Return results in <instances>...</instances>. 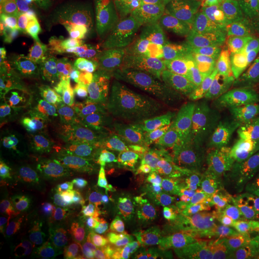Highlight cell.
Listing matches in <instances>:
<instances>
[{"instance_id": "7a4b0ae2", "label": "cell", "mask_w": 259, "mask_h": 259, "mask_svg": "<svg viewBox=\"0 0 259 259\" xmlns=\"http://www.w3.org/2000/svg\"><path fill=\"white\" fill-rule=\"evenodd\" d=\"M213 216L226 235L259 247V177L233 158L224 168Z\"/></svg>"}, {"instance_id": "2e32d148", "label": "cell", "mask_w": 259, "mask_h": 259, "mask_svg": "<svg viewBox=\"0 0 259 259\" xmlns=\"http://www.w3.org/2000/svg\"><path fill=\"white\" fill-rule=\"evenodd\" d=\"M81 191L89 200L111 213L123 208L125 197L118 187L109 178L93 170H84L78 175Z\"/></svg>"}, {"instance_id": "8fae6325", "label": "cell", "mask_w": 259, "mask_h": 259, "mask_svg": "<svg viewBox=\"0 0 259 259\" xmlns=\"http://www.w3.org/2000/svg\"><path fill=\"white\" fill-rule=\"evenodd\" d=\"M96 241L65 218L45 234L41 247L52 259H88Z\"/></svg>"}, {"instance_id": "1f68e13d", "label": "cell", "mask_w": 259, "mask_h": 259, "mask_svg": "<svg viewBox=\"0 0 259 259\" xmlns=\"http://www.w3.org/2000/svg\"><path fill=\"white\" fill-rule=\"evenodd\" d=\"M119 259H183L160 245L141 249L125 248Z\"/></svg>"}, {"instance_id": "7402d4cb", "label": "cell", "mask_w": 259, "mask_h": 259, "mask_svg": "<svg viewBox=\"0 0 259 259\" xmlns=\"http://www.w3.org/2000/svg\"><path fill=\"white\" fill-rule=\"evenodd\" d=\"M82 62V53L73 35L58 38V44L52 59V66H55L61 73L65 75L68 81L81 83L76 70Z\"/></svg>"}, {"instance_id": "b9f144b4", "label": "cell", "mask_w": 259, "mask_h": 259, "mask_svg": "<svg viewBox=\"0 0 259 259\" xmlns=\"http://www.w3.org/2000/svg\"><path fill=\"white\" fill-rule=\"evenodd\" d=\"M251 109L259 110V91L250 96Z\"/></svg>"}, {"instance_id": "9c48e42d", "label": "cell", "mask_w": 259, "mask_h": 259, "mask_svg": "<svg viewBox=\"0 0 259 259\" xmlns=\"http://www.w3.org/2000/svg\"><path fill=\"white\" fill-rule=\"evenodd\" d=\"M115 118L102 106L79 128L81 150L87 158L104 168L113 166L118 160L113 136Z\"/></svg>"}, {"instance_id": "ba28073f", "label": "cell", "mask_w": 259, "mask_h": 259, "mask_svg": "<svg viewBox=\"0 0 259 259\" xmlns=\"http://www.w3.org/2000/svg\"><path fill=\"white\" fill-rule=\"evenodd\" d=\"M23 131L37 148L48 155L74 157L81 150L79 135L55 112L35 111L26 118Z\"/></svg>"}, {"instance_id": "6da1fadb", "label": "cell", "mask_w": 259, "mask_h": 259, "mask_svg": "<svg viewBox=\"0 0 259 259\" xmlns=\"http://www.w3.org/2000/svg\"><path fill=\"white\" fill-rule=\"evenodd\" d=\"M188 28L184 8L174 3H140L111 19L104 42L122 49H163L176 56L179 64L187 57Z\"/></svg>"}, {"instance_id": "83f0119b", "label": "cell", "mask_w": 259, "mask_h": 259, "mask_svg": "<svg viewBox=\"0 0 259 259\" xmlns=\"http://www.w3.org/2000/svg\"><path fill=\"white\" fill-rule=\"evenodd\" d=\"M40 62L36 58H22L11 54L9 63L4 72H7L8 83L13 87H21L35 74Z\"/></svg>"}, {"instance_id": "e0dca14e", "label": "cell", "mask_w": 259, "mask_h": 259, "mask_svg": "<svg viewBox=\"0 0 259 259\" xmlns=\"http://www.w3.org/2000/svg\"><path fill=\"white\" fill-rule=\"evenodd\" d=\"M14 205L23 216L35 218L50 212L55 206L50 185L35 182H23L18 190L11 195Z\"/></svg>"}, {"instance_id": "8992f818", "label": "cell", "mask_w": 259, "mask_h": 259, "mask_svg": "<svg viewBox=\"0 0 259 259\" xmlns=\"http://www.w3.org/2000/svg\"><path fill=\"white\" fill-rule=\"evenodd\" d=\"M250 110V96H226L204 101L195 121L196 139L225 148L241 137Z\"/></svg>"}, {"instance_id": "ab89813d", "label": "cell", "mask_w": 259, "mask_h": 259, "mask_svg": "<svg viewBox=\"0 0 259 259\" xmlns=\"http://www.w3.org/2000/svg\"><path fill=\"white\" fill-rule=\"evenodd\" d=\"M13 101L9 95L3 94L0 97V126H4L12 120Z\"/></svg>"}, {"instance_id": "30bf717a", "label": "cell", "mask_w": 259, "mask_h": 259, "mask_svg": "<svg viewBox=\"0 0 259 259\" xmlns=\"http://www.w3.org/2000/svg\"><path fill=\"white\" fill-rule=\"evenodd\" d=\"M143 214L152 223L160 238L186 227L215 224L212 209L185 203L177 197L164 205L149 206Z\"/></svg>"}, {"instance_id": "44dd1931", "label": "cell", "mask_w": 259, "mask_h": 259, "mask_svg": "<svg viewBox=\"0 0 259 259\" xmlns=\"http://www.w3.org/2000/svg\"><path fill=\"white\" fill-rule=\"evenodd\" d=\"M8 27L36 35L41 28L30 0H18L1 9V28Z\"/></svg>"}, {"instance_id": "f35d334b", "label": "cell", "mask_w": 259, "mask_h": 259, "mask_svg": "<svg viewBox=\"0 0 259 259\" xmlns=\"http://www.w3.org/2000/svg\"><path fill=\"white\" fill-rule=\"evenodd\" d=\"M241 137L259 138V110H255V109L250 110L245 129L243 131Z\"/></svg>"}, {"instance_id": "d590c367", "label": "cell", "mask_w": 259, "mask_h": 259, "mask_svg": "<svg viewBox=\"0 0 259 259\" xmlns=\"http://www.w3.org/2000/svg\"><path fill=\"white\" fill-rule=\"evenodd\" d=\"M70 5L77 14L87 19H97L104 10L103 0H73Z\"/></svg>"}, {"instance_id": "d6a6232c", "label": "cell", "mask_w": 259, "mask_h": 259, "mask_svg": "<svg viewBox=\"0 0 259 259\" xmlns=\"http://www.w3.org/2000/svg\"><path fill=\"white\" fill-rule=\"evenodd\" d=\"M186 157V148L183 145L172 143H161L158 161L160 164L169 169L177 171L185 162Z\"/></svg>"}, {"instance_id": "484cf974", "label": "cell", "mask_w": 259, "mask_h": 259, "mask_svg": "<svg viewBox=\"0 0 259 259\" xmlns=\"http://www.w3.org/2000/svg\"><path fill=\"white\" fill-rule=\"evenodd\" d=\"M1 44L7 47L13 55L37 59L35 35L32 33L12 28H1Z\"/></svg>"}, {"instance_id": "60d3db41", "label": "cell", "mask_w": 259, "mask_h": 259, "mask_svg": "<svg viewBox=\"0 0 259 259\" xmlns=\"http://www.w3.org/2000/svg\"><path fill=\"white\" fill-rule=\"evenodd\" d=\"M50 28L55 33L57 38H63V37L73 35L72 27L69 24V22L66 19H62V18L58 19L52 25H50Z\"/></svg>"}, {"instance_id": "f546056e", "label": "cell", "mask_w": 259, "mask_h": 259, "mask_svg": "<svg viewBox=\"0 0 259 259\" xmlns=\"http://www.w3.org/2000/svg\"><path fill=\"white\" fill-rule=\"evenodd\" d=\"M147 181L149 187L159 196H171L176 193L175 171L160 163L151 170Z\"/></svg>"}, {"instance_id": "ffe728a7", "label": "cell", "mask_w": 259, "mask_h": 259, "mask_svg": "<svg viewBox=\"0 0 259 259\" xmlns=\"http://www.w3.org/2000/svg\"><path fill=\"white\" fill-rule=\"evenodd\" d=\"M143 76L165 79L179 64L176 56L163 49H138L127 51Z\"/></svg>"}, {"instance_id": "3957f363", "label": "cell", "mask_w": 259, "mask_h": 259, "mask_svg": "<svg viewBox=\"0 0 259 259\" xmlns=\"http://www.w3.org/2000/svg\"><path fill=\"white\" fill-rule=\"evenodd\" d=\"M191 56L196 71L206 76L239 42L227 0H189Z\"/></svg>"}, {"instance_id": "836d02e7", "label": "cell", "mask_w": 259, "mask_h": 259, "mask_svg": "<svg viewBox=\"0 0 259 259\" xmlns=\"http://www.w3.org/2000/svg\"><path fill=\"white\" fill-rule=\"evenodd\" d=\"M23 215L14 206L10 205L3 208L0 213V234L1 236H9L19 232L22 227Z\"/></svg>"}, {"instance_id": "d4e9b609", "label": "cell", "mask_w": 259, "mask_h": 259, "mask_svg": "<svg viewBox=\"0 0 259 259\" xmlns=\"http://www.w3.org/2000/svg\"><path fill=\"white\" fill-rule=\"evenodd\" d=\"M240 38L259 32V0H227Z\"/></svg>"}, {"instance_id": "5bb4252c", "label": "cell", "mask_w": 259, "mask_h": 259, "mask_svg": "<svg viewBox=\"0 0 259 259\" xmlns=\"http://www.w3.org/2000/svg\"><path fill=\"white\" fill-rule=\"evenodd\" d=\"M114 223L125 248L141 249L160 245L162 242L152 223L143 213L122 208L114 214Z\"/></svg>"}, {"instance_id": "cb8c5ba5", "label": "cell", "mask_w": 259, "mask_h": 259, "mask_svg": "<svg viewBox=\"0 0 259 259\" xmlns=\"http://www.w3.org/2000/svg\"><path fill=\"white\" fill-rule=\"evenodd\" d=\"M127 78L125 73L115 75L103 73L97 80L96 94L103 108L122 109L129 107L130 98L123 93V83Z\"/></svg>"}, {"instance_id": "8d00e7d4", "label": "cell", "mask_w": 259, "mask_h": 259, "mask_svg": "<svg viewBox=\"0 0 259 259\" xmlns=\"http://www.w3.org/2000/svg\"><path fill=\"white\" fill-rule=\"evenodd\" d=\"M161 143L157 141V139L152 138L149 134L141 142L140 148H139V155L140 157L145 159L151 165L156 166L159 164L158 161V154L160 150Z\"/></svg>"}, {"instance_id": "4fadbf2b", "label": "cell", "mask_w": 259, "mask_h": 259, "mask_svg": "<svg viewBox=\"0 0 259 259\" xmlns=\"http://www.w3.org/2000/svg\"><path fill=\"white\" fill-rule=\"evenodd\" d=\"M108 178L123 192L128 207L141 213L148 209V181L141 172L140 159L119 161Z\"/></svg>"}, {"instance_id": "5b68a950", "label": "cell", "mask_w": 259, "mask_h": 259, "mask_svg": "<svg viewBox=\"0 0 259 259\" xmlns=\"http://www.w3.org/2000/svg\"><path fill=\"white\" fill-rule=\"evenodd\" d=\"M259 91V32L241 38L203 89L208 99L250 96Z\"/></svg>"}, {"instance_id": "52a82bcc", "label": "cell", "mask_w": 259, "mask_h": 259, "mask_svg": "<svg viewBox=\"0 0 259 259\" xmlns=\"http://www.w3.org/2000/svg\"><path fill=\"white\" fill-rule=\"evenodd\" d=\"M226 233L216 225H194L160 238L163 246L183 259H228Z\"/></svg>"}, {"instance_id": "f1b7e54d", "label": "cell", "mask_w": 259, "mask_h": 259, "mask_svg": "<svg viewBox=\"0 0 259 259\" xmlns=\"http://www.w3.org/2000/svg\"><path fill=\"white\" fill-rule=\"evenodd\" d=\"M167 85L168 83L164 79L151 78L143 75L136 76L134 78L127 77L123 83V93L131 99L160 93L166 90Z\"/></svg>"}, {"instance_id": "4316f807", "label": "cell", "mask_w": 259, "mask_h": 259, "mask_svg": "<svg viewBox=\"0 0 259 259\" xmlns=\"http://www.w3.org/2000/svg\"><path fill=\"white\" fill-rule=\"evenodd\" d=\"M224 152L237 161L259 168V138H237L225 146Z\"/></svg>"}, {"instance_id": "277c9868", "label": "cell", "mask_w": 259, "mask_h": 259, "mask_svg": "<svg viewBox=\"0 0 259 259\" xmlns=\"http://www.w3.org/2000/svg\"><path fill=\"white\" fill-rule=\"evenodd\" d=\"M224 148L195 139L186 148V157L175 171L177 198L188 204L212 209L218 196L220 157Z\"/></svg>"}, {"instance_id": "4dcf8cb0", "label": "cell", "mask_w": 259, "mask_h": 259, "mask_svg": "<svg viewBox=\"0 0 259 259\" xmlns=\"http://www.w3.org/2000/svg\"><path fill=\"white\" fill-rule=\"evenodd\" d=\"M58 44V38L50 26L41 27L35 35V47L37 60L40 64L52 66V59Z\"/></svg>"}, {"instance_id": "603a6c76", "label": "cell", "mask_w": 259, "mask_h": 259, "mask_svg": "<svg viewBox=\"0 0 259 259\" xmlns=\"http://www.w3.org/2000/svg\"><path fill=\"white\" fill-rule=\"evenodd\" d=\"M203 104L204 101L200 99L196 91L180 90L178 96L171 102L161 107L150 109V111L157 115H168L195 123Z\"/></svg>"}, {"instance_id": "e575fe53", "label": "cell", "mask_w": 259, "mask_h": 259, "mask_svg": "<svg viewBox=\"0 0 259 259\" xmlns=\"http://www.w3.org/2000/svg\"><path fill=\"white\" fill-rule=\"evenodd\" d=\"M37 16V21L41 27L50 26L61 19L59 9L49 0H30Z\"/></svg>"}, {"instance_id": "7c38bea8", "label": "cell", "mask_w": 259, "mask_h": 259, "mask_svg": "<svg viewBox=\"0 0 259 259\" xmlns=\"http://www.w3.org/2000/svg\"><path fill=\"white\" fill-rule=\"evenodd\" d=\"M97 94L81 83L69 81L58 99L55 113L74 129H79L99 109Z\"/></svg>"}, {"instance_id": "7bdbcfd3", "label": "cell", "mask_w": 259, "mask_h": 259, "mask_svg": "<svg viewBox=\"0 0 259 259\" xmlns=\"http://www.w3.org/2000/svg\"><path fill=\"white\" fill-rule=\"evenodd\" d=\"M16 1H18V0H0V9L9 6L12 3L16 2Z\"/></svg>"}, {"instance_id": "d6986e66", "label": "cell", "mask_w": 259, "mask_h": 259, "mask_svg": "<svg viewBox=\"0 0 259 259\" xmlns=\"http://www.w3.org/2000/svg\"><path fill=\"white\" fill-rule=\"evenodd\" d=\"M147 132L160 143L183 146L190 144L197 135L196 125L193 122L161 114H157L150 121Z\"/></svg>"}, {"instance_id": "74e56055", "label": "cell", "mask_w": 259, "mask_h": 259, "mask_svg": "<svg viewBox=\"0 0 259 259\" xmlns=\"http://www.w3.org/2000/svg\"><path fill=\"white\" fill-rule=\"evenodd\" d=\"M228 259H259V247L229 243Z\"/></svg>"}, {"instance_id": "9a60e30c", "label": "cell", "mask_w": 259, "mask_h": 259, "mask_svg": "<svg viewBox=\"0 0 259 259\" xmlns=\"http://www.w3.org/2000/svg\"><path fill=\"white\" fill-rule=\"evenodd\" d=\"M66 218L95 241L103 235L116 232L114 215L89 199L78 200L72 212Z\"/></svg>"}, {"instance_id": "ac0fdd59", "label": "cell", "mask_w": 259, "mask_h": 259, "mask_svg": "<svg viewBox=\"0 0 259 259\" xmlns=\"http://www.w3.org/2000/svg\"><path fill=\"white\" fill-rule=\"evenodd\" d=\"M147 134V130L133 114H127L119 118H115L113 136L118 160L141 159L139 148Z\"/></svg>"}]
</instances>
